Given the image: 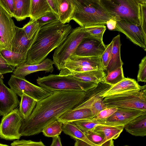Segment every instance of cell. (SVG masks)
<instances>
[{"instance_id":"cell-9","label":"cell","mask_w":146,"mask_h":146,"mask_svg":"<svg viewBox=\"0 0 146 146\" xmlns=\"http://www.w3.org/2000/svg\"><path fill=\"white\" fill-rule=\"evenodd\" d=\"M23 119L16 108L3 116L0 123V137L6 140L19 139L20 128Z\"/></svg>"},{"instance_id":"cell-36","label":"cell","mask_w":146,"mask_h":146,"mask_svg":"<svg viewBox=\"0 0 146 146\" xmlns=\"http://www.w3.org/2000/svg\"><path fill=\"white\" fill-rule=\"evenodd\" d=\"M87 138L96 146H101L104 139V137L102 134L91 130L85 133Z\"/></svg>"},{"instance_id":"cell-37","label":"cell","mask_w":146,"mask_h":146,"mask_svg":"<svg viewBox=\"0 0 146 146\" xmlns=\"http://www.w3.org/2000/svg\"><path fill=\"white\" fill-rule=\"evenodd\" d=\"M58 20V16L52 11L48 12L37 20L40 27Z\"/></svg>"},{"instance_id":"cell-44","label":"cell","mask_w":146,"mask_h":146,"mask_svg":"<svg viewBox=\"0 0 146 146\" xmlns=\"http://www.w3.org/2000/svg\"><path fill=\"white\" fill-rule=\"evenodd\" d=\"M117 21L111 19L108 21L106 25L109 30L111 31H114L116 28Z\"/></svg>"},{"instance_id":"cell-3","label":"cell","mask_w":146,"mask_h":146,"mask_svg":"<svg viewBox=\"0 0 146 146\" xmlns=\"http://www.w3.org/2000/svg\"><path fill=\"white\" fill-rule=\"evenodd\" d=\"M75 11L72 20L80 26L85 27L106 25L111 19H121L109 13L100 3V0H73Z\"/></svg>"},{"instance_id":"cell-33","label":"cell","mask_w":146,"mask_h":146,"mask_svg":"<svg viewBox=\"0 0 146 146\" xmlns=\"http://www.w3.org/2000/svg\"><path fill=\"white\" fill-rule=\"evenodd\" d=\"M40 28L37 20H30L22 28L27 38L31 40L34 37Z\"/></svg>"},{"instance_id":"cell-26","label":"cell","mask_w":146,"mask_h":146,"mask_svg":"<svg viewBox=\"0 0 146 146\" xmlns=\"http://www.w3.org/2000/svg\"><path fill=\"white\" fill-rule=\"evenodd\" d=\"M31 0H14V17L18 21L30 17Z\"/></svg>"},{"instance_id":"cell-42","label":"cell","mask_w":146,"mask_h":146,"mask_svg":"<svg viewBox=\"0 0 146 146\" xmlns=\"http://www.w3.org/2000/svg\"><path fill=\"white\" fill-rule=\"evenodd\" d=\"M0 4L12 17H13L14 0H0Z\"/></svg>"},{"instance_id":"cell-2","label":"cell","mask_w":146,"mask_h":146,"mask_svg":"<svg viewBox=\"0 0 146 146\" xmlns=\"http://www.w3.org/2000/svg\"><path fill=\"white\" fill-rule=\"evenodd\" d=\"M72 29L70 24H63L59 19L41 27L27 52L26 63L35 64L42 62L62 43Z\"/></svg>"},{"instance_id":"cell-47","label":"cell","mask_w":146,"mask_h":146,"mask_svg":"<svg viewBox=\"0 0 146 146\" xmlns=\"http://www.w3.org/2000/svg\"><path fill=\"white\" fill-rule=\"evenodd\" d=\"M129 146V145H123V146Z\"/></svg>"},{"instance_id":"cell-8","label":"cell","mask_w":146,"mask_h":146,"mask_svg":"<svg viewBox=\"0 0 146 146\" xmlns=\"http://www.w3.org/2000/svg\"><path fill=\"white\" fill-rule=\"evenodd\" d=\"M8 84L10 88L21 97L25 95L35 100L37 102L52 95L54 92L41 86L35 85L25 78L16 76L12 74Z\"/></svg>"},{"instance_id":"cell-1","label":"cell","mask_w":146,"mask_h":146,"mask_svg":"<svg viewBox=\"0 0 146 146\" xmlns=\"http://www.w3.org/2000/svg\"><path fill=\"white\" fill-rule=\"evenodd\" d=\"M87 92L56 91L37 102L30 115L23 121L19 131L21 136L42 132L46 126L82 102Z\"/></svg>"},{"instance_id":"cell-39","label":"cell","mask_w":146,"mask_h":146,"mask_svg":"<svg viewBox=\"0 0 146 146\" xmlns=\"http://www.w3.org/2000/svg\"><path fill=\"white\" fill-rule=\"evenodd\" d=\"M138 82H146V56L141 59L139 65L137 75Z\"/></svg>"},{"instance_id":"cell-19","label":"cell","mask_w":146,"mask_h":146,"mask_svg":"<svg viewBox=\"0 0 146 146\" xmlns=\"http://www.w3.org/2000/svg\"><path fill=\"white\" fill-rule=\"evenodd\" d=\"M15 33L12 44L11 51L17 53L27 54L33 43L38 31L32 39L29 40L22 28L15 26Z\"/></svg>"},{"instance_id":"cell-49","label":"cell","mask_w":146,"mask_h":146,"mask_svg":"<svg viewBox=\"0 0 146 146\" xmlns=\"http://www.w3.org/2000/svg\"><path fill=\"white\" fill-rule=\"evenodd\" d=\"M1 115L0 114V116H1Z\"/></svg>"},{"instance_id":"cell-35","label":"cell","mask_w":146,"mask_h":146,"mask_svg":"<svg viewBox=\"0 0 146 146\" xmlns=\"http://www.w3.org/2000/svg\"><path fill=\"white\" fill-rule=\"evenodd\" d=\"M103 98L100 96L92 104L90 108L94 117L97 116L102 110L106 108L103 102Z\"/></svg>"},{"instance_id":"cell-29","label":"cell","mask_w":146,"mask_h":146,"mask_svg":"<svg viewBox=\"0 0 146 146\" xmlns=\"http://www.w3.org/2000/svg\"><path fill=\"white\" fill-rule=\"evenodd\" d=\"M63 123L58 121H54L46 126L42 132L46 137H53L59 136L62 131Z\"/></svg>"},{"instance_id":"cell-24","label":"cell","mask_w":146,"mask_h":146,"mask_svg":"<svg viewBox=\"0 0 146 146\" xmlns=\"http://www.w3.org/2000/svg\"><path fill=\"white\" fill-rule=\"evenodd\" d=\"M126 131L135 136L146 135V113L137 117L126 125L124 127Z\"/></svg>"},{"instance_id":"cell-23","label":"cell","mask_w":146,"mask_h":146,"mask_svg":"<svg viewBox=\"0 0 146 146\" xmlns=\"http://www.w3.org/2000/svg\"><path fill=\"white\" fill-rule=\"evenodd\" d=\"M58 19L63 24L72 20L75 10L73 0H57Z\"/></svg>"},{"instance_id":"cell-5","label":"cell","mask_w":146,"mask_h":146,"mask_svg":"<svg viewBox=\"0 0 146 146\" xmlns=\"http://www.w3.org/2000/svg\"><path fill=\"white\" fill-rule=\"evenodd\" d=\"M103 102L106 108L118 107L146 111V85L132 90L107 96Z\"/></svg>"},{"instance_id":"cell-20","label":"cell","mask_w":146,"mask_h":146,"mask_svg":"<svg viewBox=\"0 0 146 146\" xmlns=\"http://www.w3.org/2000/svg\"><path fill=\"white\" fill-rule=\"evenodd\" d=\"M141 86L135 80L125 77L120 82L111 86L101 96L104 98L107 96L128 91L139 90Z\"/></svg>"},{"instance_id":"cell-25","label":"cell","mask_w":146,"mask_h":146,"mask_svg":"<svg viewBox=\"0 0 146 146\" xmlns=\"http://www.w3.org/2000/svg\"><path fill=\"white\" fill-rule=\"evenodd\" d=\"M52 11L46 0H31L30 18L37 19L47 13Z\"/></svg>"},{"instance_id":"cell-48","label":"cell","mask_w":146,"mask_h":146,"mask_svg":"<svg viewBox=\"0 0 146 146\" xmlns=\"http://www.w3.org/2000/svg\"><path fill=\"white\" fill-rule=\"evenodd\" d=\"M2 57V56H1V53H0V58L1 57Z\"/></svg>"},{"instance_id":"cell-11","label":"cell","mask_w":146,"mask_h":146,"mask_svg":"<svg viewBox=\"0 0 146 146\" xmlns=\"http://www.w3.org/2000/svg\"><path fill=\"white\" fill-rule=\"evenodd\" d=\"M114 31L123 33L132 42L146 51V34L140 25H137L125 20L117 21Z\"/></svg>"},{"instance_id":"cell-30","label":"cell","mask_w":146,"mask_h":146,"mask_svg":"<svg viewBox=\"0 0 146 146\" xmlns=\"http://www.w3.org/2000/svg\"><path fill=\"white\" fill-rule=\"evenodd\" d=\"M124 78L122 67L108 73L106 77L104 83L112 86L121 81Z\"/></svg>"},{"instance_id":"cell-7","label":"cell","mask_w":146,"mask_h":146,"mask_svg":"<svg viewBox=\"0 0 146 146\" xmlns=\"http://www.w3.org/2000/svg\"><path fill=\"white\" fill-rule=\"evenodd\" d=\"M100 3L110 14L121 19L140 25L139 0H100Z\"/></svg>"},{"instance_id":"cell-4","label":"cell","mask_w":146,"mask_h":146,"mask_svg":"<svg viewBox=\"0 0 146 146\" xmlns=\"http://www.w3.org/2000/svg\"><path fill=\"white\" fill-rule=\"evenodd\" d=\"M37 83L49 91L86 92L99 84L86 82L66 75L51 74L42 77H38Z\"/></svg>"},{"instance_id":"cell-13","label":"cell","mask_w":146,"mask_h":146,"mask_svg":"<svg viewBox=\"0 0 146 146\" xmlns=\"http://www.w3.org/2000/svg\"><path fill=\"white\" fill-rule=\"evenodd\" d=\"M106 47L103 40L91 37L84 38L77 47L74 54L80 56H101Z\"/></svg>"},{"instance_id":"cell-32","label":"cell","mask_w":146,"mask_h":146,"mask_svg":"<svg viewBox=\"0 0 146 146\" xmlns=\"http://www.w3.org/2000/svg\"><path fill=\"white\" fill-rule=\"evenodd\" d=\"M85 32L89 36L103 40L104 34L106 29L104 25H98L84 27Z\"/></svg>"},{"instance_id":"cell-46","label":"cell","mask_w":146,"mask_h":146,"mask_svg":"<svg viewBox=\"0 0 146 146\" xmlns=\"http://www.w3.org/2000/svg\"><path fill=\"white\" fill-rule=\"evenodd\" d=\"M0 146H10L5 144H3L0 143Z\"/></svg>"},{"instance_id":"cell-38","label":"cell","mask_w":146,"mask_h":146,"mask_svg":"<svg viewBox=\"0 0 146 146\" xmlns=\"http://www.w3.org/2000/svg\"><path fill=\"white\" fill-rule=\"evenodd\" d=\"M113 44L112 40L108 45H106V49L101 56L102 63L105 70L110 62Z\"/></svg>"},{"instance_id":"cell-14","label":"cell","mask_w":146,"mask_h":146,"mask_svg":"<svg viewBox=\"0 0 146 146\" xmlns=\"http://www.w3.org/2000/svg\"><path fill=\"white\" fill-rule=\"evenodd\" d=\"M3 75H0V114L3 116L16 109L20 102L17 94L4 84Z\"/></svg>"},{"instance_id":"cell-6","label":"cell","mask_w":146,"mask_h":146,"mask_svg":"<svg viewBox=\"0 0 146 146\" xmlns=\"http://www.w3.org/2000/svg\"><path fill=\"white\" fill-rule=\"evenodd\" d=\"M88 34L84 27L80 26L73 29L66 39L56 48L53 55V61L59 70L64 68L66 60L75 53L78 46Z\"/></svg>"},{"instance_id":"cell-27","label":"cell","mask_w":146,"mask_h":146,"mask_svg":"<svg viewBox=\"0 0 146 146\" xmlns=\"http://www.w3.org/2000/svg\"><path fill=\"white\" fill-rule=\"evenodd\" d=\"M0 53L7 63L14 68L26 62L27 54L16 52L5 49L0 50Z\"/></svg>"},{"instance_id":"cell-12","label":"cell","mask_w":146,"mask_h":146,"mask_svg":"<svg viewBox=\"0 0 146 146\" xmlns=\"http://www.w3.org/2000/svg\"><path fill=\"white\" fill-rule=\"evenodd\" d=\"M117 109L112 115L103 120H98L103 125H118L124 127L133 120L143 114L146 111L117 107Z\"/></svg>"},{"instance_id":"cell-43","label":"cell","mask_w":146,"mask_h":146,"mask_svg":"<svg viewBox=\"0 0 146 146\" xmlns=\"http://www.w3.org/2000/svg\"><path fill=\"white\" fill-rule=\"evenodd\" d=\"M52 12L58 16V5L57 0H46Z\"/></svg>"},{"instance_id":"cell-45","label":"cell","mask_w":146,"mask_h":146,"mask_svg":"<svg viewBox=\"0 0 146 146\" xmlns=\"http://www.w3.org/2000/svg\"><path fill=\"white\" fill-rule=\"evenodd\" d=\"M50 146H62L59 135L52 138V142Z\"/></svg>"},{"instance_id":"cell-28","label":"cell","mask_w":146,"mask_h":146,"mask_svg":"<svg viewBox=\"0 0 146 146\" xmlns=\"http://www.w3.org/2000/svg\"><path fill=\"white\" fill-rule=\"evenodd\" d=\"M19 111L23 119H27L31 114L35 108L37 102L33 98L25 95L21 97Z\"/></svg>"},{"instance_id":"cell-16","label":"cell","mask_w":146,"mask_h":146,"mask_svg":"<svg viewBox=\"0 0 146 146\" xmlns=\"http://www.w3.org/2000/svg\"><path fill=\"white\" fill-rule=\"evenodd\" d=\"M53 64V60L48 58L37 64L30 65L25 63L17 66L13 72V74L17 77L25 78L27 75L39 71L52 73L54 70Z\"/></svg>"},{"instance_id":"cell-34","label":"cell","mask_w":146,"mask_h":146,"mask_svg":"<svg viewBox=\"0 0 146 146\" xmlns=\"http://www.w3.org/2000/svg\"><path fill=\"white\" fill-rule=\"evenodd\" d=\"M139 17L140 25L146 34V0H139Z\"/></svg>"},{"instance_id":"cell-40","label":"cell","mask_w":146,"mask_h":146,"mask_svg":"<svg viewBox=\"0 0 146 146\" xmlns=\"http://www.w3.org/2000/svg\"><path fill=\"white\" fill-rule=\"evenodd\" d=\"M10 146H46L42 141L36 142L31 140L19 139L14 141Z\"/></svg>"},{"instance_id":"cell-31","label":"cell","mask_w":146,"mask_h":146,"mask_svg":"<svg viewBox=\"0 0 146 146\" xmlns=\"http://www.w3.org/2000/svg\"><path fill=\"white\" fill-rule=\"evenodd\" d=\"M72 122L84 133L91 131L98 126L102 125L93 118L91 119L78 120Z\"/></svg>"},{"instance_id":"cell-10","label":"cell","mask_w":146,"mask_h":146,"mask_svg":"<svg viewBox=\"0 0 146 146\" xmlns=\"http://www.w3.org/2000/svg\"><path fill=\"white\" fill-rule=\"evenodd\" d=\"M12 18L0 4V50L11 51L15 33V25Z\"/></svg>"},{"instance_id":"cell-21","label":"cell","mask_w":146,"mask_h":146,"mask_svg":"<svg viewBox=\"0 0 146 146\" xmlns=\"http://www.w3.org/2000/svg\"><path fill=\"white\" fill-rule=\"evenodd\" d=\"M94 117L90 109L88 108H73L61 116L57 120L63 124L87 119Z\"/></svg>"},{"instance_id":"cell-15","label":"cell","mask_w":146,"mask_h":146,"mask_svg":"<svg viewBox=\"0 0 146 146\" xmlns=\"http://www.w3.org/2000/svg\"><path fill=\"white\" fill-rule=\"evenodd\" d=\"M101 57V56H80L73 54L66 60L64 68L73 71L81 68L92 67H98L101 70L104 71L105 70L102 64Z\"/></svg>"},{"instance_id":"cell-41","label":"cell","mask_w":146,"mask_h":146,"mask_svg":"<svg viewBox=\"0 0 146 146\" xmlns=\"http://www.w3.org/2000/svg\"><path fill=\"white\" fill-rule=\"evenodd\" d=\"M117 109V107L106 108L101 111L97 116L93 118L98 120L105 119L112 115Z\"/></svg>"},{"instance_id":"cell-18","label":"cell","mask_w":146,"mask_h":146,"mask_svg":"<svg viewBox=\"0 0 146 146\" xmlns=\"http://www.w3.org/2000/svg\"><path fill=\"white\" fill-rule=\"evenodd\" d=\"M122 125H101L92 130L100 133L104 137L101 146H114L113 139H117L123 130Z\"/></svg>"},{"instance_id":"cell-17","label":"cell","mask_w":146,"mask_h":146,"mask_svg":"<svg viewBox=\"0 0 146 146\" xmlns=\"http://www.w3.org/2000/svg\"><path fill=\"white\" fill-rule=\"evenodd\" d=\"M59 75H66L82 81L94 82L98 84L104 83L106 74L104 71L95 70L88 71L74 72L64 68L60 71Z\"/></svg>"},{"instance_id":"cell-22","label":"cell","mask_w":146,"mask_h":146,"mask_svg":"<svg viewBox=\"0 0 146 146\" xmlns=\"http://www.w3.org/2000/svg\"><path fill=\"white\" fill-rule=\"evenodd\" d=\"M113 44L111 58L106 70L107 74L118 68L123 64L121 56V43L119 34L114 37L112 40Z\"/></svg>"}]
</instances>
